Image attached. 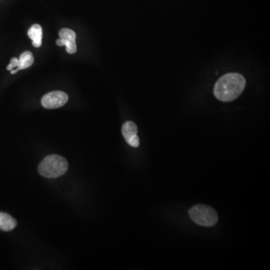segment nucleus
Returning <instances> with one entry per match:
<instances>
[{
  "label": "nucleus",
  "mask_w": 270,
  "mask_h": 270,
  "mask_svg": "<svg viewBox=\"0 0 270 270\" xmlns=\"http://www.w3.org/2000/svg\"><path fill=\"white\" fill-rule=\"evenodd\" d=\"M19 60L17 58L14 57L11 60L10 64L8 65V67H7V70L8 71H11V70L14 69L15 68L18 67Z\"/></svg>",
  "instance_id": "obj_10"
},
{
  "label": "nucleus",
  "mask_w": 270,
  "mask_h": 270,
  "mask_svg": "<svg viewBox=\"0 0 270 270\" xmlns=\"http://www.w3.org/2000/svg\"><path fill=\"white\" fill-rule=\"evenodd\" d=\"M122 133L125 141L132 147H138L140 139L137 136V127L132 121H128L122 125Z\"/></svg>",
  "instance_id": "obj_6"
},
{
  "label": "nucleus",
  "mask_w": 270,
  "mask_h": 270,
  "mask_svg": "<svg viewBox=\"0 0 270 270\" xmlns=\"http://www.w3.org/2000/svg\"><path fill=\"white\" fill-rule=\"evenodd\" d=\"M20 71V70H19L18 68H17L16 69L11 70V74H15V73L17 72V71Z\"/></svg>",
  "instance_id": "obj_11"
},
{
  "label": "nucleus",
  "mask_w": 270,
  "mask_h": 270,
  "mask_svg": "<svg viewBox=\"0 0 270 270\" xmlns=\"http://www.w3.org/2000/svg\"><path fill=\"white\" fill-rule=\"evenodd\" d=\"M68 164L61 155H48L38 166L40 175L45 178H57L67 172Z\"/></svg>",
  "instance_id": "obj_2"
},
{
  "label": "nucleus",
  "mask_w": 270,
  "mask_h": 270,
  "mask_svg": "<svg viewBox=\"0 0 270 270\" xmlns=\"http://www.w3.org/2000/svg\"><path fill=\"white\" fill-rule=\"evenodd\" d=\"M68 96L62 91H53L43 96L41 104L45 108L56 109L63 107L67 103Z\"/></svg>",
  "instance_id": "obj_4"
},
{
  "label": "nucleus",
  "mask_w": 270,
  "mask_h": 270,
  "mask_svg": "<svg viewBox=\"0 0 270 270\" xmlns=\"http://www.w3.org/2000/svg\"><path fill=\"white\" fill-rule=\"evenodd\" d=\"M17 221L10 215L0 213V230L3 231H11L15 229Z\"/></svg>",
  "instance_id": "obj_8"
},
{
  "label": "nucleus",
  "mask_w": 270,
  "mask_h": 270,
  "mask_svg": "<svg viewBox=\"0 0 270 270\" xmlns=\"http://www.w3.org/2000/svg\"><path fill=\"white\" fill-rule=\"evenodd\" d=\"M190 218L198 225L213 227L219 220L216 211L206 205L198 204L193 206L188 211Z\"/></svg>",
  "instance_id": "obj_3"
},
{
  "label": "nucleus",
  "mask_w": 270,
  "mask_h": 270,
  "mask_svg": "<svg viewBox=\"0 0 270 270\" xmlns=\"http://www.w3.org/2000/svg\"><path fill=\"white\" fill-rule=\"evenodd\" d=\"M28 35L30 39L33 41V46L35 48H40L41 46L43 32L40 25L34 24L32 26L29 30Z\"/></svg>",
  "instance_id": "obj_7"
},
{
  "label": "nucleus",
  "mask_w": 270,
  "mask_h": 270,
  "mask_svg": "<svg viewBox=\"0 0 270 270\" xmlns=\"http://www.w3.org/2000/svg\"><path fill=\"white\" fill-rule=\"evenodd\" d=\"M19 70L26 69L32 66L34 63V58H33V53L30 51H25L22 53L18 59Z\"/></svg>",
  "instance_id": "obj_9"
},
{
  "label": "nucleus",
  "mask_w": 270,
  "mask_h": 270,
  "mask_svg": "<svg viewBox=\"0 0 270 270\" xmlns=\"http://www.w3.org/2000/svg\"><path fill=\"white\" fill-rule=\"evenodd\" d=\"M246 84V79L242 74L238 73L224 74L215 85V96L224 102L232 101L242 94Z\"/></svg>",
  "instance_id": "obj_1"
},
{
  "label": "nucleus",
  "mask_w": 270,
  "mask_h": 270,
  "mask_svg": "<svg viewBox=\"0 0 270 270\" xmlns=\"http://www.w3.org/2000/svg\"><path fill=\"white\" fill-rule=\"evenodd\" d=\"M60 39L56 41L59 46H66V51L70 54H74L77 52L76 45V34L70 29L64 28L60 30Z\"/></svg>",
  "instance_id": "obj_5"
}]
</instances>
